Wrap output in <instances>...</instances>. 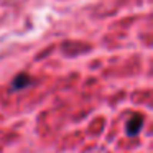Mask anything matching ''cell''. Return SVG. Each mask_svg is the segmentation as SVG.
Here are the masks:
<instances>
[{
    "label": "cell",
    "mask_w": 153,
    "mask_h": 153,
    "mask_svg": "<svg viewBox=\"0 0 153 153\" xmlns=\"http://www.w3.org/2000/svg\"><path fill=\"white\" fill-rule=\"evenodd\" d=\"M142 127H143V117L138 115V114H135V115H132L128 119V122H127L125 133L128 137H135V135H138V132L142 130Z\"/></svg>",
    "instance_id": "6da1fadb"
},
{
    "label": "cell",
    "mask_w": 153,
    "mask_h": 153,
    "mask_svg": "<svg viewBox=\"0 0 153 153\" xmlns=\"http://www.w3.org/2000/svg\"><path fill=\"white\" fill-rule=\"evenodd\" d=\"M31 84H33V79H31L27 73H20L12 79L10 89L12 91H22V89H25V87L31 86Z\"/></svg>",
    "instance_id": "7a4b0ae2"
}]
</instances>
